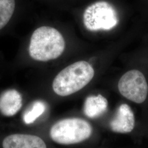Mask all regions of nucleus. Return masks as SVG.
I'll return each instance as SVG.
<instances>
[{
    "label": "nucleus",
    "mask_w": 148,
    "mask_h": 148,
    "mask_svg": "<svg viewBox=\"0 0 148 148\" xmlns=\"http://www.w3.org/2000/svg\"><path fill=\"white\" fill-rule=\"evenodd\" d=\"M65 47L62 35L55 28L41 27L32 35L29 53L32 58L40 62H48L58 58Z\"/></svg>",
    "instance_id": "1"
},
{
    "label": "nucleus",
    "mask_w": 148,
    "mask_h": 148,
    "mask_svg": "<svg viewBox=\"0 0 148 148\" xmlns=\"http://www.w3.org/2000/svg\"><path fill=\"white\" fill-rule=\"evenodd\" d=\"M95 70L84 60L72 64L62 70L53 80L52 88L59 96L66 97L79 91L93 78Z\"/></svg>",
    "instance_id": "2"
},
{
    "label": "nucleus",
    "mask_w": 148,
    "mask_h": 148,
    "mask_svg": "<svg viewBox=\"0 0 148 148\" xmlns=\"http://www.w3.org/2000/svg\"><path fill=\"white\" fill-rule=\"evenodd\" d=\"M93 128L85 120L65 119L56 122L50 130V137L56 143L70 145L81 143L91 136Z\"/></svg>",
    "instance_id": "3"
},
{
    "label": "nucleus",
    "mask_w": 148,
    "mask_h": 148,
    "mask_svg": "<svg viewBox=\"0 0 148 148\" xmlns=\"http://www.w3.org/2000/svg\"><path fill=\"white\" fill-rule=\"evenodd\" d=\"M83 22L85 27L90 32L110 30L117 25L119 16L114 5L108 2L101 1L86 8Z\"/></svg>",
    "instance_id": "4"
},
{
    "label": "nucleus",
    "mask_w": 148,
    "mask_h": 148,
    "mask_svg": "<svg viewBox=\"0 0 148 148\" xmlns=\"http://www.w3.org/2000/svg\"><path fill=\"white\" fill-rule=\"evenodd\" d=\"M118 88L122 95L137 104H142L148 95V84L144 74L133 69L122 75Z\"/></svg>",
    "instance_id": "5"
},
{
    "label": "nucleus",
    "mask_w": 148,
    "mask_h": 148,
    "mask_svg": "<svg viewBox=\"0 0 148 148\" xmlns=\"http://www.w3.org/2000/svg\"><path fill=\"white\" fill-rule=\"evenodd\" d=\"M136 119L131 108L126 104H122L117 110L115 116L110 122L111 130L116 133H128L134 130Z\"/></svg>",
    "instance_id": "6"
},
{
    "label": "nucleus",
    "mask_w": 148,
    "mask_h": 148,
    "mask_svg": "<svg viewBox=\"0 0 148 148\" xmlns=\"http://www.w3.org/2000/svg\"><path fill=\"white\" fill-rule=\"evenodd\" d=\"M3 148H47L45 142L36 136L14 134L3 139Z\"/></svg>",
    "instance_id": "7"
},
{
    "label": "nucleus",
    "mask_w": 148,
    "mask_h": 148,
    "mask_svg": "<svg viewBox=\"0 0 148 148\" xmlns=\"http://www.w3.org/2000/svg\"><path fill=\"white\" fill-rule=\"evenodd\" d=\"M22 101L21 94L18 91L6 90L0 95V112L5 116H13L21 109Z\"/></svg>",
    "instance_id": "8"
},
{
    "label": "nucleus",
    "mask_w": 148,
    "mask_h": 148,
    "mask_svg": "<svg viewBox=\"0 0 148 148\" xmlns=\"http://www.w3.org/2000/svg\"><path fill=\"white\" fill-rule=\"evenodd\" d=\"M108 106V101L103 95L89 96L85 100L84 112L85 115L90 118L98 117L106 111Z\"/></svg>",
    "instance_id": "9"
},
{
    "label": "nucleus",
    "mask_w": 148,
    "mask_h": 148,
    "mask_svg": "<svg viewBox=\"0 0 148 148\" xmlns=\"http://www.w3.org/2000/svg\"><path fill=\"white\" fill-rule=\"evenodd\" d=\"M18 7V0H0V30L10 21Z\"/></svg>",
    "instance_id": "10"
},
{
    "label": "nucleus",
    "mask_w": 148,
    "mask_h": 148,
    "mask_svg": "<svg viewBox=\"0 0 148 148\" xmlns=\"http://www.w3.org/2000/svg\"><path fill=\"white\" fill-rule=\"evenodd\" d=\"M46 106L44 102L37 101L33 102L23 114V120L27 125L34 123L42 115L46 110Z\"/></svg>",
    "instance_id": "11"
}]
</instances>
